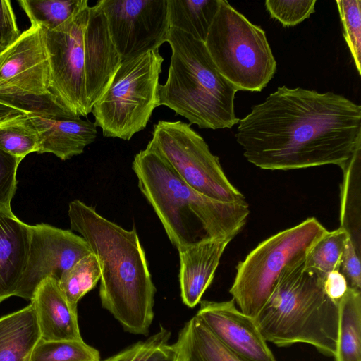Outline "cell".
I'll return each instance as SVG.
<instances>
[{
	"label": "cell",
	"instance_id": "cell-1",
	"mask_svg": "<svg viewBox=\"0 0 361 361\" xmlns=\"http://www.w3.org/2000/svg\"><path fill=\"white\" fill-rule=\"evenodd\" d=\"M238 124L244 157L262 169H342L361 146V106L332 92L279 87Z\"/></svg>",
	"mask_w": 361,
	"mask_h": 361
},
{
	"label": "cell",
	"instance_id": "cell-2",
	"mask_svg": "<svg viewBox=\"0 0 361 361\" xmlns=\"http://www.w3.org/2000/svg\"><path fill=\"white\" fill-rule=\"evenodd\" d=\"M68 214L71 229L80 234L98 259L102 307L125 331L147 336L156 288L136 228L124 229L79 200L69 203Z\"/></svg>",
	"mask_w": 361,
	"mask_h": 361
},
{
	"label": "cell",
	"instance_id": "cell-3",
	"mask_svg": "<svg viewBox=\"0 0 361 361\" xmlns=\"http://www.w3.org/2000/svg\"><path fill=\"white\" fill-rule=\"evenodd\" d=\"M45 42L54 99L76 117L87 116L121 61L103 11L82 0L63 23L45 30Z\"/></svg>",
	"mask_w": 361,
	"mask_h": 361
},
{
	"label": "cell",
	"instance_id": "cell-4",
	"mask_svg": "<svg viewBox=\"0 0 361 361\" xmlns=\"http://www.w3.org/2000/svg\"><path fill=\"white\" fill-rule=\"evenodd\" d=\"M132 168L141 192L178 250L207 238H233L246 222L247 202L219 201L198 192L151 148L135 155Z\"/></svg>",
	"mask_w": 361,
	"mask_h": 361
},
{
	"label": "cell",
	"instance_id": "cell-5",
	"mask_svg": "<svg viewBox=\"0 0 361 361\" xmlns=\"http://www.w3.org/2000/svg\"><path fill=\"white\" fill-rule=\"evenodd\" d=\"M171 49L168 77L157 88V107L166 106L200 128H231L238 124L234 109L237 89L217 71L204 43L170 27Z\"/></svg>",
	"mask_w": 361,
	"mask_h": 361
},
{
	"label": "cell",
	"instance_id": "cell-6",
	"mask_svg": "<svg viewBox=\"0 0 361 361\" xmlns=\"http://www.w3.org/2000/svg\"><path fill=\"white\" fill-rule=\"evenodd\" d=\"M303 264L284 271L254 321L267 342L279 347L307 343L334 357L338 302L327 296L322 280L303 270Z\"/></svg>",
	"mask_w": 361,
	"mask_h": 361
},
{
	"label": "cell",
	"instance_id": "cell-7",
	"mask_svg": "<svg viewBox=\"0 0 361 361\" xmlns=\"http://www.w3.org/2000/svg\"><path fill=\"white\" fill-rule=\"evenodd\" d=\"M204 43L217 71L238 91L260 92L276 73L265 32L226 0H218Z\"/></svg>",
	"mask_w": 361,
	"mask_h": 361
},
{
	"label": "cell",
	"instance_id": "cell-8",
	"mask_svg": "<svg viewBox=\"0 0 361 361\" xmlns=\"http://www.w3.org/2000/svg\"><path fill=\"white\" fill-rule=\"evenodd\" d=\"M327 230L315 218L281 231L261 242L236 266L229 292L238 309L255 318L287 269L305 261Z\"/></svg>",
	"mask_w": 361,
	"mask_h": 361
},
{
	"label": "cell",
	"instance_id": "cell-9",
	"mask_svg": "<svg viewBox=\"0 0 361 361\" xmlns=\"http://www.w3.org/2000/svg\"><path fill=\"white\" fill-rule=\"evenodd\" d=\"M163 61L159 49L121 61L92 111L104 137L128 141L146 128L157 107Z\"/></svg>",
	"mask_w": 361,
	"mask_h": 361
},
{
	"label": "cell",
	"instance_id": "cell-10",
	"mask_svg": "<svg viewBox=\"0 0 361 361\" xmlns=\"http://www.w3.org/2000/svg\"><path fill=\"white\" fill-rule=\"evenodd\" d=\"M50 85L45 29L31 24L0 53V102L26 114L76 117L56 102Z\"/></svg>",
	"mask_w": 361,
	"mask_h": 361
},
{
	"label": "cell",
	"instance_id": "cell-11",
	"mask_svg": "<svg viewBox=\"0 0 361 361\" xmlns=\"http://www.w3.org/2000/svg\"><path fill=\"white\" fill-rule=\"evenodd\" d=\"M147 147L160 154L198 192L219 201L246 202L244 195L228 179L219 157L189 123L159 121Z\"/></svg>",
	"mask_w": 361,
	"mask_h": 361
},
{
	"label": "cell",
	"instance_id": "cell-12",
	"mask_svg": "<svg viewBox=\"0 0 361 361\" xmlns=\"http://www.w3.org/2000/svg\"><path fill=\"white\" fill-rule=\"evenodd\" d=\"M97 4L121 60L159 49L167 41V0H100Z\"/></svg>",
	"mask_w": 361,
	"mask_h": 361
},
{
	"label": "cell",
	"instance_id": "cell-13",
	"mask_svg": "<svg viewBox=\"0 0 361 361\" xmlns=\"http://www.w3.org/2000/svg\"><path fill=\"white\" fill-rule=\"evenodd\" d=\"M92 252L71 231L42 223L30 226L28 257L15 296L31 300L46 279L59 281L63 273Z\"/></svg>",
	"mask_w": 361,
	"mask_h": 361
},
{
	"label": "cell",
	"instance_id": "cell-14",
	"mask_svg": "<svg viewBox=\"0 0 361 361\" xmlns=\"http://www.w3.org/2000/svg\"><path fill=\"white\" fill-rule=\"evenodd\" d=\"M195 315L244 361H276L254 319L237 308L233 299L201 301Z\"/></svg>",
	"mask_w": 361,
	"mask_h": 361
},
{
	"label": "cell",
	"instance_id": "cell-15",
	"mask_svg": "<svg viewBox=\"0 0 361 361\" xmlns=\"http://www.w3.org/2000/svg\"><path fill=\"white\" fill-rule=\"evenodd\" d=\"M233 238H207L178 250L179 281L183 302L195 307L211 284L221 257Z\"/></svg>",
	"mask_w": 361,
	"mask_h": 361
},
{
	"label": "cell",
	"instance_id": "cell-16",
	"mask_svg": "<svg viewBox=\"0 0 361 361\" xmlns=\"http://www.w3.org/2000/svg\"><path fill=\"white\" fill-rule=\"evenodd\" d=\"M27 114L39 136L38 154L51 153L65 161L83 153L97 137V126L89 120L41 113Z\"/></svg>",
	"mask_w": 361,
	"mask_h": 361
},
{
	"label": "cell",
	"instance_id": "cell-17",
	"mask_svg": "<svg viewBox=\"0 0 361 361\" xmlns=\"http://www.w3.org/2000/svg\"><path fill=\"white\" fill-rule=\"evenodd\" d=\"M41 338L47 341H82L78 311L68 304L58 281L44 280L37 288L32 299Z\"/></svg>",
	"mask_w": 361,
	"mask_h": 361
},
{
	"label": "cell",
	"instance_id": "cell-18",
	"mask_svg": "<svg viewBox=\"0 0 361 361\" xmlns=\"http://www.w3.org/2000/svg\"><path fill=\"white\" fill-rule=\"evenodd\" d=\"M30 225L0 208V303L15 296L29 252Z\"/></svg>",
	"mask_w": 361,
	"mask_h": 361
},
{
	"label": "cell",
	"instance_id": "cell-19",
	"mask_svg": "<svg viewBox=\"0 0 361 361\" xmlns=\"http://www.w3.org/2000/svg\"><path fill=\"white\" fill-rule=\"evenodd\" d=\"M41 338L35 310L32 302L0 317V361H28Z\"/></svg>",
	"mask_w": 361,
	"mask_h": 361
},
{
	"label": "cell",
	"instance_id": "cell-20",
	"mask_svg": "<svg viewBox=\"0 0 361 361\" xmlns=\"http://www.w3.org/2000/svg\"><path fill=\"white\" fill-rule=\"evenodd\" d=\"M173 345L178 361H244L196 315L184 324Z\"/></svg>",
	"mask_w": 361,
	"mask_h": 361
},
{
	"label": "cell",
	"instance_id": "cell-21",
	"mask_svg": "<svg viewBox=\"0 0 361 361\" xmlns=\"http://www.w3.org/2000/svg\"><path fill=\"white\" fill-rule=\"evenodd\" d=\"M341 169L340 227L361 254V146Z\"/></svg>",
	"mask_w": 361,
	"mask_h": 361
},
{
	"label": "cell",
	"instance_id": "cell-22",
	"mask_svg": "<svg viewBox=\"0 0 361 361\" xmlns=\"http://www.w3.org/2000/svg\"><path fill=\"white\" fill-rule=\"evenodd\" d=\"M335 361H361V290L348 287L338 301Z\"/></svg>",
	"mask_w": 361,
	"mask_h": 361
},
{
	"label": "cell",
	"instance_id": "cell-23",
	"mask_svg": "<svg viewBox=\"0 0 361 361\" xmlns=\"http://www.w3.org/2000/svg\"><path fill=\"white\" fill-rule=\"evenodd\" d=\"M170 27L204 42L218 7V0H167Z\"/></svg>",
	"mask_w": 361,
	"mask_h": 361
},
{
	"label": "cell",
	"instance_id": "cell-24",
	"mask_svg": "<svg viewBox=\"0 0 361 361\" xmlns=\"http://www.w3.org/2000/svg\"><path fill=\"white\" fill-rule=\"evenodd\" d=\"M348 238L346 231L341 227L332 231H327L309 250L303 270L315 275L322 281L329 272L340 271Z\"/></svg>",
	"mask_w": 361,
	"mask_h": 361
},
{
	"label": "cell",
	"instance_id": "cell-25",
	"mask_svg": "<svg viewBox=\"0 0 361 361\" xmlns=\"http://www.w3.org/2000/svg\"><path fill=\"white\" fill-rule=\"evenodd\" d=\"M40 139L37 130L25 113L0 121V149L22 161L27 154L38 152Z\"/></svg>",
	"mask_w": 361,
	"mask_h": 361
},
{
	"label": "cell",
	"instance_id": "cell-26",
	"mask_svg": "<svg viewBox=\"0 0 361 361\" xmlns=\"http://www.w3.org/2000/svg\"><path fill=\"white\" fill-rule=\"evenodd\" d=\"M100 278L98 259L91 252L65 271L58 284L70 306L77 311L80 300L96 286Z\"/></svg>",
	"mask_w": 361,
	"mask_h": 361
},
{
	"label": "cell",
	"instance_id": "cell-27",
	"mask_svg": "<svg viewBox=\"0 0 361 361\" xmlns=\"http://www.w3.org/2000/svg\"><path fill=\"white\" fill-rule=\"evenodd\" d=\"M28 361H101L99 352L82 341H47L40 338Z\"/></svg>",
	"mask_w": 361,
	"mask_h": 361
},
{
	"label": "cell",
	"instance_id": "cell-28",
	"mask_svg": "<svg viewBox=\"0 0 361 361\" xmlns=\"http://www.w3.org/2000/svg\"><path fill=\"white\" fill-rule=\"evenodd\" d=\"M82 0H18L31 24L52 30L67 20Z\"/></svg>",
	"mask_w": 361,
	"mask_h": 361
},
{
	"label": "cell",
	"instance_id": "cell-29",
	"mask_svg": "<svg viewBox=\"0 0 361 361\" xmlns=\"http://www.w3.org/2000/svg\"><path fill=\"white\" fill-rule=\"evenodd\" d=\"M344 39L358 74H361V1L337 0Z\"/></svg>",
	"mask_w": 361,
	"mask_h": 361
},
{
	"label": "cell",
	"instance_id": "cell-30",
	"mask_svg": "<svg viewBox=\"0 0 361 361\" xmlns=\"http://www.w3.org/2000/svg\"><path fill=\"white\" fill-rule=\"evenodd\" d=\"M316 2V0H267L265 7L271 18L283 27H292L315 11Z\"/></svg>",
	"mask_w": 361,
	"mask_h": 361
},
{
	"label": "cell",
	"instance_id": "cell-31",
	"mask_svg": "<svg viewBox=\"0 0 361 361\" xmlns=\"http://www.w3.org/2000/svg\"><path fill=\"white\" fill-rule=\"evenodd\" d=\"M21 161L0 149V208L11 209L17 189V170Z\"/></svg>",
	"mask_w": 361,
	"mask_h": 361
},
{
	"label": "cell",
	"instance_id": "cell-32",
	"mask_svg": "<svg viewBox=\"0 0 361 361\" xmlns=\"http://www.w3.org/2000/svg\"><path fill=\"white\" fill-rule=\"evenodd\" d=\"M361 254L348 238L343 255L340 271L345 277L348 287L361 290Z\"/></svg>",
	"mask_w": 361,
	"mask_h": 361
},
{
	"label": "cell",
	"instance_id": "cell-33",
	"mask_svg": "<svg viewBox=\"0 0 361 361\" xmlns=\"http://www.w3.org/2000/svg\"><path fill=\"white\" fill-rule=\"evenodd\" d=\"M20 35L11 2L0 0V47L7 48Z\"/></svg>",
	"mask_w": 361,
	"mask_h": 361
},
{
	"label": "cell",
	"instance_id": "cell-34",
	"mask_svg": "<svg viewBox=\"0 0 361 361\" xmlns=\"http://www.w3.org/2000/svg\"><path fill=\"white\" fill-rule=\"evenodd\" d=\"M323 288L327 296L335 302L345 294L348 284L344 275L338 270L329 272L323 281Z\"/></svg>",
	"mask_w": 361,
	"mask_h": 361
},
{
	"label": "cell",
	"instance_id": "cell-35",
	"mask_svg": "<svg viewBox=\"0 0 361 361\" xmlns=\"http://www.w3.org/2000/svg\"><path fill=\"white\" fill-rule=\"evenodd\" d=\"M145 361H178L173 344L165 343L157 348Z\"/></svg>",
	"mask_w": 361,
	"mask_h": 361
},
{
	"label": "cell",
	"instance_id": "cell-36",
	"mask_svg": "<svg viewBox=\"0 0 361 361\" xmlns=\"http://www.w3.org/2000/svg\"><path fill=\"white\" fill-rule=\"evenodd\" d=\"M4 50V49L0 47V53L2 52Z\"/></svg>",
	"mask_w": 361,
	"mask_h": 361
},
{
	"label": "cell",
	"instance_id": "cell-37",
	"mask_svg": "<svg viewBox=\"0 0 361 361\" xmlns=\"http://www.w3.org/2000/svg\"></svg>",
	"mask_w": 361,
	"mask_h": 361
}]
</instances>
